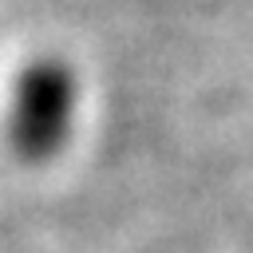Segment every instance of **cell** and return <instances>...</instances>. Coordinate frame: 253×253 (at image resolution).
Wrapping results in <instances>:
<instances>
[{
  "label": "cell",
  "mask_w": 253,
  "mask_h": 253,
  "mask_svg": "<svg viewBox=\"0 0 253 253\" xmlns=\"http://www.w3.org/2000/svg\"><path fill=\"white\" fill-rule=\"evenodd\" d=\"M75 99H79V83L67 63L40 59L24 67L8 115V142L16 158L47 162L51 154H59L75 123Z\"/></svg>",
  "instance_id": "6da1fadb"
}]
</instances>
